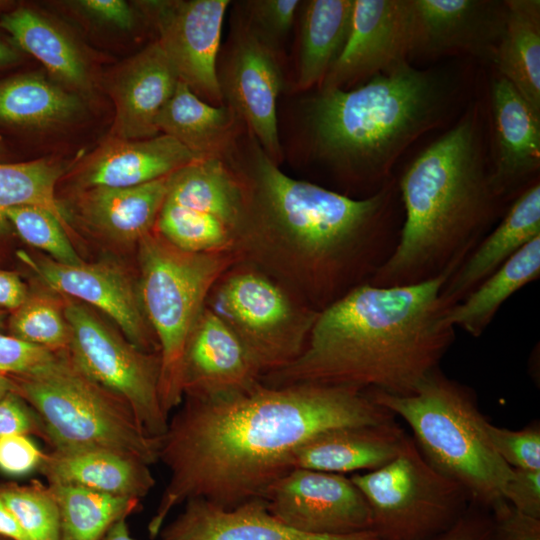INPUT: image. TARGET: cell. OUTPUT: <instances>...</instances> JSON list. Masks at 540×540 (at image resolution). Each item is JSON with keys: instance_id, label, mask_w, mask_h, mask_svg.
Returning <instances> with one entry per match:
<instances>
[{"instance_id": "6", "label": "cell", "mask_w": 540, "mask_h": 540, "mask_svg": "<svg viewBox=\"0 0 540 540\" xmlns=\"http://www.w3.org/2000/svg\"><path fill=\"white\" fill-rule=\"evenodd\" d=\"M366 393L407 423L426 460L457 482L471 505L491 511L506 502L513 469L492 447L469 388L438 368L410 395Z\"/></svg>"}, {"instance_id": "30", "label": "cell", "mask_w": 540, "mask_h": 540, "mask_svg": "<svg viewBox=\"0 0 540 540\" xmlns=\"http://www.w3.org/2000/svg\"><path fill=\"white\" fill-rule=\"evenodd\" d=\"M539 275L540 236L527 243L464 299L450 307L446 320L454 328L459 327L472 337H480L502 304L538 279Z\"/></svg>"}, {"instance_id": "50", "label": "cell", "mask_w": 540, "mask_h": 540, "mask_svg": "<svg viewBox=\"0 0 540 540\" xmlns=\"http://www.w3.org/2000/svg\"><path fill=\"white\" fill-rule=\"evenodd\" d=\"M0 537L7 540H29L14 515L0 497Z\"/></svg>"}, {"instance_id": "43", "label": "cell", "mask_w": 540, "mask_h": 540, "mask_svg": "<svg viewBox=\"0 0 540 540\" xmlns=\"http://www.w3.org/2000/svg\"><path fill=\"white\" fill-rule=\"evenodd\" d=\"M44 452L29 435H12L0 439V470L10 476H22L38 470Z\"/></svg>"}, {"instance_id": "26", "label": "cell", "mask_w": 540, "mask_h": 540, "mask_svg": "<svg viewBox=\"0 0 540 540\" xmlns=\"http://www.w3.org/2000/svg\"><path fill=\"white\" fill-rule=\"evenodd\" d=\"M165 201L220 220L234 238L244 211L241 181L222 155L197 159L170 174Z\"/></svg>"}, {"instance_id": "21", "label": "cell", "mask_w": 540, "mask_h": 540, "mask_svg": "<svg viewBox=\"0 0 540 540\" xmlns=\"http://www.w3.org/2000/svg\"><path fill=\"white\" fill-rule=\"evenodd\" d=\"M178 81L158 41L128 59L110 81L115 119L109 138L137 140L156 136L157 116Z\"/></svg>"}, {"instance_id": "36", "label": "cell", "mask_w": 540, "mask_h": 540, "mask_svg": "<svg viewBox=\"0 0 540 540\" xmlns=\"http://www.w3.org/2000/svg\"><path fill=\"white\" fill-rule=\"evenodd\" d=\"M155 231L175 247L195 253L232 251L234 231L220 220L164 200Z\"/></svg>"}, {"instance_id": "56", "label": "cell", "mask_w": 540, "mask_h": 540, "mask_svg": "<svg viewBox=\"0 0 540 540\" xmlns=\"http://www.w3.org/2000/svg\"><path fill=\"white\" fill-rule=\"evenodd\" d=\"M0 317H1V313H0Z\"/></svg>"}, {"instance_id": "34", "label": "cell", "mask_w": 540, "mask_h": 540, "mask_svg": "<svg viewBox=\"0 0 540 540\" xmlns=\"http://www.w3.org/2000/svg\"><path fill=\"white\" fill-rule=\"evenodd\" d=\"M59 510L58 540H100L121 518L139 510L141 500L113 496L85 488L48 484Z\"/></svg>"}, {"instance_id": "2", "label": "cell", "mask_w": 540, "mask_h": 540, "mask_svg": "<svg viewBox=\"0 0 540 540\" xmlns=\"http://www.w3.org/2000/svg\"><path fill=\"white\" fill-rule=\"evenodd\" d=\"M229 163L244 193L232 251L320 312L369 283L399 238L400 195L393 177L356 199L283 173L252 137Z\"/></svg>"}, {"instance_id": "1", "label": "cell", "mask_w": 540, "mask_h": 540, "mask_svg": "<svg viewBox=\"0 0 540 540\" xmlns=\"http://www.w3.org/2000/svg\"><path fill=\"white\" fill-rule=\"evenodd\" d=\"M395 421L366 392L324 384L269 387L219 400L184 397L159 438L169 480L147 530L158 537L179 505L203 498L224 509L261 498L293 470L295 451L328 430Z\"/></svg>"}, {"instance_id": "53", "label": "cell", "mask_w": 540, "mask_h": 540, "mask_svg": "<svg viewBox=\"0 0 540 540\" xmlns=\"http://www.w3.org/2000/svg\"><path fill=\"white\" fill-rule=\"evenodd\" d=\"M13 391V382L9 376L0 374V400Z\"/></svg>"}, {"instance_id": "33", "label": "cell", "mask_w": 540, "mask_h": 540, "mask_svg": "<svg viewBox=\"0 0 540 540\" xmlns=\"http://www.w3.org/2000/svg\"><path fill=\"white\" fill-rule=\"evenodd\" d=\"M79 98L38 74H20L0 81V124L47 128L73 119Z\"/></svg>"}, {"instance_id": "52", "label": "cell", "mask_w": 540, "mask_h": 540, "mask_svg": "<svg viewBox=\"0 0 540 540\" xmlns=\"http://www.w3.org/2000/svg\"><path fill=\"white\" fill-rule=\"evenodd\" d=\"M20 55L16 48L0 38V67L19 61Z\"/></svg>"}, {"instance_id": "55", "label": "cell", "mask_w": 540, "mask_h": 540, "mask_svg": "<svg viewBox=\"0 0 540 540\" xmlns=\"http://www.w3.org/2000/svg\"><path fill=\"white\" fill-rule=\"evenodd\" d=\"M0 540H7V539L0 537Z\"/></svg>"}, {"instance_id": "11", "label": "cell", "mask_w": 540, "mask_h": 540, "mask_svg": "<svg viewBox=\"0 0 540 540\" xmlns=\"http://www.w3.org/2000/svg\"><path fill=\"white\" fill-rule=\"evenodd\" d=\"M70 329L68 354L96 383L121 397L146 434L160 438L169 416L159 394V353L145 352L109 326L89 306L69 302L63 309Z\"/></svg>"}, {"instance_id": "16", "label": "cell", "mask_w": 540, "mask_h": 540, "mask_svg": "<svg viewBox=\"0 0 540 540\" xmlns=\"http://www.w3.org/2000/svg\"><path fill=\"white\" fill-rule=\"evenodd\" d=\"M23 260L51 289L81 300L110 317L134 346L145 352L159 353L138 285L123 271L101 262L73 265L28 255Z\"/></svg>"}, {"instance_id": "28", "label": "cell", "mask_w": 540, "mask_h": 540, "mask_svg": "<svg viewBox=\"0 0 540 540\" xmlns=\"http://www.w3.org/2000/svg\"><path fill=\"white\" fill-rule=\"evenodd\" d=\"M237 118L227 105L204 101L179 80L157 116L156 127L204 158L222 155L229 147Z\"/></svg>"}, {"instance_id": "23", "label": "cell", "mask_w": 540, "mask_h": 540, "mask_svg": "<svg viewBox=\"0 0 540 540\" xmlns=\"http://www.w3.org/2000/svg\"><path fill=\"white\" fill-rule=\"evenodd\" d=\"M540 236V185L533 183L514 200L503 219L472 250L440 292L448 310L527 243Z\"/></svg>"}, {"instance_id": "8", "label": "cell", "mask_w": 540, "mask_h": 540, "mask_svg": "<svg viewBox=\"0 0 540 540\" xmlns=\"http://www.w3.org/2000/svg\"><path fill=\"white\" fill-rule=\"evenodd\" d=\"M138 243L139 294L159 346L160 401L170 417L183 401V358L190 333L211 288L238 260L233 251L181 250L155 229Z\"/></svg>"}, {"instance_id": "32", "label": "cell", "mask_w": 540, "mask_h": 540, "mask_svg": "<svg viewBox=\"0 0 540 540\" xmlns=\"http://www.w3.org/2000/svg\"><path fill=\"white\" fill-rule=\"evenodd\" d=\"M0 26L59 81L75 88L87 86L88 71L81 51L50 19L30 8L20 7L4 14Z\"/></svg>"}, {"instance_id": "41", "label": "cell", "mask_w": 540, "mask_h": 540, "mask_svg": "<svg viewBox=\"0 0 540 540\" xmlns=\"http://www.w3.org/2000/svg\"><path fill=\"white\" fill-rule=\"evenodd\" d=\"M245 24L256 36L275 50L290 31L298 0H251L244 2Z\"/></svg>"}, {"instance_id": "45", "label": "cell", "mask_w": 540, "mask_h": 540, "mask_svg": "<svg viewBox=\"0 0 540 540\" xmlns=\"http://www.w3.org/2000/svg\"><path fill=\"white\" fill-rule=\"evenodd\" d=\"M37 435L44 440L42 423L15 392L0 400V439L12 435Z\"/></svg>"}, {"instance_id": "39", "label": "cell", "mask_w": 540, "mask_h": 540, "mask_svg": "<svg viewBox=\"0 0 540 540\" xmlns=\"http://www.w3.org/2000/svg\"><path fill=\"white\" fill-rule=\"evenodd\" d=\"M5 216L26 243L46 252L51 259L73 265L84 262L74 249L67 229L49 211L22 206L8 209Z\"/></svg>"}, {"instance_id": "37", "label": "cell", "mask_w": 540, "mask_h": 540, "mask_svg": "<svg viewBox=\"0 0 540 540\" xmlns=\"http://www.w3.org/2000/svg\"><path fill=\"white\" fill-rule=\"evenodd\" d=\"M0 497L29 540L59 539V510L51 487L32 481L0 487Z\"/></svg>"}, {"instance_id": "13", "label": "cell", "mask_w": 540, "mask_h": 540, "mask_svg": "<svg viewBox=\"0 0 540 540\" xmlns=\"http://www.w3.org/2000/svg\"><path fill=\"white\" fill-rule=\"evenodd\" d=\"M218 72L223 101L242 119L268 157L278 164L282 148L278 133L277 100L283 75L275 50L245 24L237 21Z\"/></svg>"}, {"instance_id": "35", "label": "cell", "mask_w": 540, "mask_h": 540, "mask_svg": "<svg viewBox=\"0 0 540 540\" xmlns=\"http://www.w3.org/2000/svg\"><path fill=\"white\" fill-rule=\"evenodd\" d=\"M62 173V165L50 159L0 164V230L8 225L6 211L22 206L49 211L67 229L64 212L55 196V186Z\"/></svg>"}, {"instance_id": "46", "label": "cell", "mask_w": 540, "mask_h": 540, "mask_svg": "<svg viewBox=\"0 0 540 540\" xmlns=\"http://www.w3.org/2000/svg\"><path fill=\"white\" fill-rule=\"evenodd\" d=\"M506 502L520 513L540 519V470L513 469Z\"/></svg>"}, {"instance_id": "20", "label": "cell", "mask_w": 540, "mask_h": 540, "mask_svg": "<svg viewBox=\"0 0 540 540\" xmlns=\"http://www.w3.org/2000/svg\"><path fill=\"white\" fill-rule=\"evenodd\" d=\"M491 114L494 157L490 182L504 201L539 170L540 114L500 75L491 84Z\"/></svg>"}, {"instance_id": "15", "label": "cell", "mask_w": 540, "mask_h": 540, "mask_svg": "<svg viewBox=\"0 0 540 540\" xmlns=\"http://www.w3.org/2000/svg\"><path fill=\"white\" fill-rule=\"evenodd\" d=\"M409 0H354L349 34L320 89H350L409 62Z\"/></svg>"}, {"instance_id": "19", "label": "cell", "mask_w": 540, "mask_h": 540, "mask_svg": "<svg viewBox=\"0 0 540 540\" xmlns=\"http://www.w3.org/2000/svg\"><path fill=\"white\" fill-rule=\"evenodd\" d=\"M159 540H380L373 531L330 536L292 529L268 510L264 499L224 509L203 498L189 499L183 510L165 524Z\"/></svg>"}, {"instance_id": "14", "label": "cell", "mask_w": 540, "mask_h": 540, "mask_svg": "<svg viewBox=\"0 0 540 540\" xmlns=\"http://www.w3.org/2000/svg\"><path fill=\"white\" fill-rule=\"evenodd\" d=\"M158 42L180 81L210 104L223 105L217 59L229 0L143 2Z\"/></svg>"}, {"instance_id": "9", "label": "cell", "mask_w": 540, "mask_h": 540, "mask_svg": "<svg viewBox=\"0 0 540 540\" xmlns=\"http://www.w3.org/2000/svg\"><path fill=\"white\" fill-rule=\"evenodd\" d=\"M206 307L237 337L262 376L301 354L319 313L262 271L241 262L218 278Z\"/></svg>"}, {"instance_id": "47", "label": "cell", "mask_w": 540, "mask_h": 540, "mask_svg": "<svg viewBox=\"0 0 540 540\" xmlns=\"http://www.w3.org/2000/svg\"><path fill=\"white\" fill-rule=\"evenodd\" d=\"M491 528L490 511L470 504L456 523L432 540H489Z\"/></svg>"}, {"instance_id": "4", "label": "cell", "mask_w": 540, "mask_h": 540, "mask_svg": "<svg viewBox=\"0 0 540 540\" xmlns=\"http://www.w3.org/2000/svg\"><path fill=\"white\" fill-rule=\"evenodd\" d=\"M397 181L404 211L398 242L369 283L451 277L491 230L503 202L490 182L480 109L468 110Z\"/></svg>"}, {"instance_id": "27", "label": "cell", "mask_w": 540, "mask_h": 540, "mask_svg": "<svg viewBox=\"0 0 540 540\" xmlns=\"http://www.w3.org/2000/svg\"><path fill=\"white\" fill-rule=\"evenodd\" d=\"M168 176L132 187H91L82 197L85 218L122 241H139L154 230L168 191Z\"/></svg>"}, {"instance_id": "17", "label": "cell", "mask_w": 540, "mask_h": 540, "mask_svg": "<svg viewBox=\"0 0 540 540\" xmlns=\"http://www.w3.org/2000/svg\"><path fill=\"white\" fill-rule=\"evenodd\" d=\"M411 56L464 52L493 59L505 19V1L409 0Z\"/></svg>"}, {"instance_id": "54", "label": "cell", "mask_w": 540, "mask_h": 540, "mask_svg": "<svg viewBox=\"0 0 540 540\" xmlns=\"http://www.w3.org/2000/svg\"><path fill=\"white\" fill-rule=\"evenodd\" d=\"M4 150V147L2 146V144L0 143V154L3 152Z\"/></svg>"}, {"instance_id": "24", "label": "cell", "mask_w": 540, "mask_h": 540, "mask_svg": "<svg viewBox=\"0 0 540 540\" xmlns=\"http://www.w3.org/2000/svg\"><path fill=\"white\" fill-rule=\"evenodd\" d=\"M201 159L174 138H109L88 160L82 171L85 187H132L168 176Z\"/></svg>"}, {"instance_id": "25", "label": "cell", "mask_w": 540, "mask_h": 540, "mask_svg": "<svg viewBox=\"0 0 540 540\" xmlns=\"http://www.w3.org/2000/svg\"><path fill=\"white\" fill-rule=\"evenodd\" d=\"M405 435L395 421L328 430L295 451L292 467L341 475L369 472L397 455Z\"/></svg>"}, {"instance_id": "44", "label": "cell", "mask_w": 540, "mask_h": 540, "mask_svg": "<svg viewBox=\"0 0 540 540\" xmlns=\"http://www.w3.org/2000/svg\"><path fill=\"white\" fill-rule=\"evenodd\" d=\"M490 513L492 528L489 540H540V519L520 513L507 502Z\"/></svg>"}, {"instance_id": "49", "label": "cell", "mask_w": 540, "mask_h": 540, "mask_svg": "<svg viewBox=\"0 0 540 540\" xmlns=\"http://www.w3.org/2000/svg\"><path fill=\"white\" fill-rule=\"evenodd\" d=\"M26 286L14 272L0 269V306L17 310L27 299Z\"/></svg>"}, {"instance_id": "10", "label": "cell", "mask_w": 540, "mask_h": 540, "mask_svg": "<svg viewBox=\"0 0 540 540\" xmlns=\"http://www.w3.org/2000/svg\"><path fill=\"white\" fill-rule=\"evenodd\" d=\"M350 479L369 505L380 540H432L470 506L465 490L435 469L407 435L390 462Z\"/></svg>"}, {"instance_id": "12", "label": "cell", "mask_w": 540, "mask_h": 540, "mask_svg": "<svg viewBox=\"0 0 540 540\" xmlns=\"http://www.w3.org/2000/svg\"><path fill=\"white\" fill-rule=\"evenodd\" d=\"M263 499L274 517L303 533L342 536L372 531L369 505L345 475L296 468L277 480Z\"/></svg>"}, {"instance_id": "31", "label": "cell", "mask_w": 540, "mask_h": 540, "mask_svg": "<svg viewBox=\"0 0 540 540\" xmlns=\"http://www.w3.org/2000/svg\"><path fill=\"white\" fill-rule=\"evenodd\" d=\"M354 0H310L303 5L298 90L322 83L347 40Z\"/></svg>"}, {"instance_id": "42", "label": "cell", "mask_w": 540, "mask_h": 540, "mask_svg": "<svg viewBox=\"0 0 540 540\" xmlns=\"http://www.w3.org/2000/svg\"><path fill=\"white\" fill-rule=\"evenodd\" d=\"M55 353L14 335L0 334V374H30L47 364Z\"/></svg>"}, {"instance_id": "3", "label": "cell", "mask_w": 540, "mask_h": 540, "mask_svg": "<svg viewBox=\"0 0 540 540\" xmlns=\"http://www.w3.org/2000/svg\"><path fill=\"white\" fill-rule=\"evenodd\" d=\"M447 279L352 289L318 313L301 354L261 383L414 393L455 340L440 300Z\"/></svg>"}, {"instance_id": "29", "label": "cell", "mask_w": 540, "mask_h": 540, "mask_svg": "<svg viewBox=\"0 0 540 540\" xmlns=\"http://www.w3.org/2000/svg\"><path fill=\"white\" fill-rule=\"evenodd\" d=\"M504 29L492 61L540 114V1L505 0Z\"/></svg>"}, {"instance_id": "48", "label": "cell", "mask_w": 540, "mask_h": 540, "mask_svg": "<svg viewBox=\"0 0 540 540\" xmlns=\"http://www.w3.org/2000/svg\"><path fill=\"white\" fill-rule=\"evenodd\" d=\"M77 6L99 22L120 29H131L134 25V14L129 4L123 0H80Z\"/></svg>"}, {"instance_id": "22", "label": "cell", "mask_w": 540, "mask_h": 540, "mask_svg": "<svg viewBox=\"0 0 540 540\" xmlns=\"http://www.w3.org/2000/svg\"><path fill=\"white\" fill-rule=\"evenodd\" d=\"M38 471L47 484L73 485L91 491L142 500L155 486L150 465L112 449H51Z\"/></svg>"}, {"instance_id": "40", "label": "cell", "mask_w": 540, "mask_h": 540, "mask_svg": "<svg viewBox=\"0 0 540 540\" xmlns=\"http://www.w3.org/2000/svg\"><path fill=\"white\" fill-rule=\"evenodd\" d=\"M486 433L499 457L512 469L540 470V427L510 430L486 422Z\"/></svg>"}, {"instance_id": "18", "label": "cell", "mask_w": 540, "mask_h": 540, "mask_svg": "<svg viewBox=\"0 0 540 540\" xmlns=\"http://www.w3.org/2000/svg\"><path fill=\"white\" fill-rule=\"evenodd\" d=\"M262 373L232 331L206 306L188 338L183 398L219 400L252 391Z\"/></svg>"}, {"instance_id": "51", "label": "cell", "mask_w": 540, "mask_h": 540, "mask_svg": "<svg viewBox=\"0 0 540 540\" xmlns=\"http://www.w3.org/2000/svg\"><path fill=\"white\" fill-rule=\"evenodd\" d=\"M100 540H135L129 531L127 524V518H121L117 520L106 533L102 536Z\"/></svg>"}, {"instance_id": "7", "label": "cell", "mask_w": 540, "mask_h": 540, "mask_svg": "<svg viewBox=\"0 0 540 540\" xmlns=\"http://www.w3.org/2000/svg\"><path fill=\"white\" fill-rule=\"evenodd\" d=\"M13 392L42 423L44 440L56 450L105 448L158 462L159 438L139 425L130 406L82 372L67 351L40 369L10 377Z\"/></svg>"}, {"instance_id": "38", "label": "cell", "mask_w": 540, "mask_h": 540, "mask_svg": "<svg viewBox=\"0 0 540 540\" xmlns=\"http://www.w3.org/2000/svg\"><path fill=\"white\" fill-rule=\"evenodd\" d=\"M14 336L52 352L68 351L70 329L57 304L45 296L27 298L10 321Z\"/></svg>"}, {"instance_id": "5", "label": "cell", "mask_w": 540, "mask_h": 540, "mask_svg": "<svg viewBox=\"0 0 540 540\" xmlns=\"http://www.w3.org/2000/svg\"><path fill=\"white\" fill-rule=\"evenodd\" d=\"M453 94L446 77L409 62L351 89H319L307 107L312 150L344 181L374 193L402 153L442 122Z\"/></svg>"}]
</instances>
